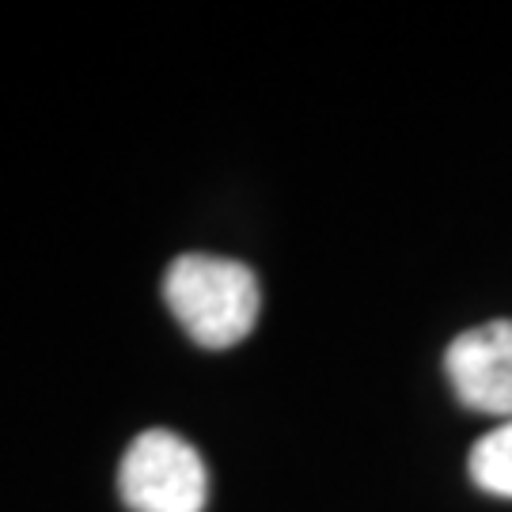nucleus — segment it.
<instances>
[{
	"label": "nucleus",
	"mask_w": 512,
	"mask_h": 512,
	"mask_svg": "<svg viewBox=\"0 0 512 512\" xmlns=\"http://www.w3.org/2000/svg\"><path fill=\"white\" fill-rule=\"evenodd\" d=\"M118 490L133 512H205L209 471L179 433L148 429L122 456Z\"/></svg>",
	"instance_id": "f03ea898"
},
{
	"label": "nucleus",
	"mask_w": 512,
	"mask_h": 512,
	"mask_svg": "<svg viewBox=\"0 0 512 512\" xmlns=\"http://www.w3.org/2000/svg\"><path fill=\"white\" fill-rule=\"evenodd\" d=\"M164 300L202 349L239 346L262 311L258 277L236 258L217 255L175 258L164 274Z\"/></svg>",
	"instance_id": "f257e3e1"
},
{
	"label": "nucleus",
	"mask_w": 512,
	"mask_h": 512,
	"mask_svg": "<svg viewBox=\"0 0 512 512\" xmlns=\"http://www.w3.org/2000/svg\"><path fill=\"white\" fill-rule=\"evenodd\" d=\"M444 372L467 410L512 421V319L463 330L444 353Z\"/></svg>",
	"instance_id": "7ed1b4c3"
},
{
	"label": "nucleus",
	"mask_w": 512,
	"mask_h": 512,
	"mask_svg": "<svg viewBox=\"0 0 512 512\" xmlns=\"http://www.w3.org/2000/svg\"><path fill=\"white\" fill-rule=\"evenodd\" d=\"M471 478L478 490L512 501V421L497 425L471 448Z\"/></svg>",
	"instance_id": "20e7f679"
}]
</instances>
